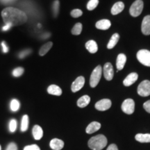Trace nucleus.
I'll return each mask as SVG.
<instances>
[{
	"instance_id": "obj_1",
	"label": "nucleus",
	"mask_w": 150,
	"mask_h": 150,
	"mask_svg": "<svg viewBox=\"0 0 150 150\" xmlns=\"http://www.w3.org/2000/svg\"><path fill=\"white\" fill-rule=\"evenodd\" d=\"M4 24H9L12 27L21 25L27 21V16L24 11L13 7H7L1 11Z\"/></svg>"
},
{
	"instance_id": "obj_2",
	"label": "nucleus",
	"mask_w": 150,
	"mask_h": 150,
	"mask_svg": "<svg viewBox=\"0 0 150 150\" xmlns=\"http://www.w3.org/2000/svg\"><path fill=\"white\" fill-rule=\"evenodd\" d=\"M88 145L93 150H102L107 145V138L104 135H97L89 140Z\"/></svg>"
},
{
	"instance_id": "obj_3",
	"label": "nucleus",
	"mask_w": 150,
	"mask_h": 150,
	"mask_svg": "<svg viewBox=\"0 0 150 150\" xmlns=\"http://www.w3.org/2000/svg\"><path fill=\"white\" fill-rule=\"evenodd\" d=\"M102 73V68L100 65H98L94 69L92 72L91 79H90V85L92 88H95L99 83V81L101 79Z\"/></svg>"
},
{
	"instance_id": "obj_4",
	"label": "nucleus",
	"mask_w": 150,
	"mask_h": 150,
	"mask_svg": "<svg viewBox=\"0 0 150 150\" xmlns=\"http://www.w3.org/2000/svg\"><path fill=\"white\" fill-rule=\"evenodd\" d=\"M137 59L138 61L145 66L150 67V51L147 50H141L137 53Z\"/></svg>"
},
{
	"instance_id": "obj_5",
	"label": "nucleus",
	"mask_w": 150,
	"mask_h": 150,
	"mask_svg": "<svg viewBox=\"0 0 150 150\" xmlns=\"http://www.w3.org/2000/svg\"><path fill=\"white\" fill-rule=\"evenodd\" d=\"M143 1L142 0H136L131 5L129 9V13L133 17H138L141 14L143 9Z\"/></svg>"
},
{
	"instance_id": "obj_6",
	"label": "nucleus",
	"mask_w": 150,
	"mask_h": 150,
	"mask_svg": "<svg viewBox=\"0 0 150 150\" xmlns=\"http://www.w3.org/2000/svg\"><path fill=\"white\" fill-rule=\"evenodd\" d=\"M138 94L142 97L150 95V81L145 80L139 84L138 87Z\"/></svg>"
},
{
	"instance_id": "obj_7",
	"label": "nucleus",
	"mask_w": 150,
	"mask_h": 150,
	"mask_svg": "<svg viewBox=\"0 0 150 150\" xmlns=\"http://www.w3.org/2000/svg\"><path fill=\"white\" fill-rule=\"evenodd\" d=\"M122 110L128 115L134 113L135 110V102L132 99H127L122 104Z\"/></svg>"
},
{
	"instance_id": "obj_8",
	"label": "nucleus",
	"mask_w": 150,
	"mask_h": 150,
	"mask_svg": "<svg viewBox=\"0 0 150 150\" xmlns=\"http://www.w3.org/2000/svg\"><path fill=\"white\" fill-rule=\"evenodd\" d=\"M111 101L108 99H103L95 104V108L100 111H104L111 107Z\"/></svg>"
},
{
	"instance_id": "obj_9",
	"label": "nucleus",
	"mask_w": 150,
	"mask_h": 150,
	"mask_svg": "<svg viewBox=\"0 0 150 150\" xmlns=\"http://www.w3.org/2000/svg\"><path fill=\"white\" fill-rule=\"evenodd\" d=\"M84 83H85V79L83 76H79L72 83V86H71V90L73 93H76V92L80 91L83 87Z\"/></svg>"
},
{
	"instance_id": "obj_10",
	"label": "nucleus",
	"mask_w": 150,
	"mask_h": 150,
	"mask_svg": "<svg viewBox=\"0 0 150 150\" xmlns=\"http://www.w3.org/2000/svg\"><path fill=\"white\" fill-rule=\"evenodd\" d=\"M103 72H104V78L107 81H111L113 78L114 75V71L113 67L111 63H106L104 66V70H103Z\"/></svg>"
},
{
	"instance_id": "obj_11",
	"label": "nucleus",
	"mask_w": 150,
	"mask_h": 150,
	"mask_svg": "<svg viewBox=\"0 0 150 150\" xmlns=\"http://www.w3.org/2000/svg\"><path fill=\"white\" fill-rule=\"evenodd\" d=\"M142 33L144 35H150V16H147L143 18L141 26Z\"/></svg>"
},
{
	"instance_id": "obj_12",
	"label": "nucleus",
	"mask_w": 150,
	"mask_h": 150,
	"mask_svg": "<svg viewBox=\"0 0 150 150\" xmlns=\"http://www.w3.org/2000/svg\"><path fill=\"white\" fill-rule=\"evenodd\" d=\"M138 75L137 73L136 72L131 73V74H129L128 76L125 78V79L123 81L124 86H127V87L131 86L132 84H134L135 82L136 81L137 79H138Z\"/></svg>"
},
{
	"instance_id": "obj_13",
	"label": "nucleus",
	"mask_w": 150,
	"mask_h": 150,
	"mask_svg": "<svg viewBox=\"0 0 150 150\" xmlns=\"http://www.w3.org/2000/svg\"><path fill=\"white\" fill-rule=\"evenodd\" d=\"M50 146L54 150H61L64 147V142L58 138H54L50 141Z\"/></svg>"
},
{
	"instance_id": "obj_14",
	"label": "nucleus",
	"mask_w": 150,
	"mask_h": 150,
	"mask_svg": "<svg viewBox=\"0 0 150 150\" xmlns=\"http://www.w3.org/2000/svg\"><path fill=\"white\" fill-rule=\"evenodd\" d=\"M127 61V56L124 54H120L117 57V61H116V67L118 71L122 70L125 67V63Z\"/></svg>"
},
{
	"instance_id": "obj_15",
	"label": "nucleus",
	"mask_w": 150,
	"mask_h": 150,
	"mask_svg": "<svg viewBox=\"0 0 150 150\" xmlns=\"http://www.w3.org/2000/svg\"><path fill=\"white\" fill-rule=\"evenodd\" d=\"M101 128V124L97 122H91L88 126L87 127V128L86 129V133L88 134H91L93 133L96 132Z\"/></svg>"
},
{
	"instance_id": "obj_16",
	"label": "nucleus",
	"mask_w": 150,
	"mask_h": 150,
	"mask_svg": "<svg viewBox=\"0 0 150 150\" xmlns=\"http://www.w3.org/2000/svg\"><path fill=\"white\" fill-rule=\"evenodd\" d=\"M111 26L110 20H101L96 23V27L98 29L101 30H107Z\"/></svg>"
},
{
	"instance_id": "obj_17",
	"label": "nucleus",
	"mask_w": 150,
	"mask_h": 150,
	"mask_svg": "<svg viewBox=\"0 0 150 150\" xmlns=\"http://www.w3.org/2000/svg\"><path fill=\"white\" fill-rule=\"evenodd\" d=\"M86 48L90 53L95 54L98 50V46L96 42L94 40H89L86 43Z\"/></svg>"
},
{
	"instance_id": "obj_18",
	"label": "nucleus",
	"mask_w": 150,
	"mask_h": 150,
	"mask_svg": "<svg viewBox=\"0 0 150 150\" xmlns=\"http://www.w3.org/2000/svg\"><path fill=\"white\" fill-rule=\"evenodd\" d=\"M125 8V4L122 1H118V2L115 3V4L112 6L111 8V13L112 15H117L120 13H121L122 11Z\"/></svg>"
},
{
	"instance_id": "obj_19",
	"label": "nucleus",
	"mask_w": 150,
	"mask_h": 150,
	"mask_svg": "<svg viewBox=\"0 0 150 150\" xmlns=\"http://www.w3.org/2000/svg\"><path fill=\"white\" fill-rule=\"evenodd\" d=\"M32 134L35 140H40L43 136V131L39 125H35L33 127Z\"/></svg>"
},
{
	"instance_id": "obj_20",
	"label": "nucleus",
	"mask_w": 150,
	"mask_h": 150,
	"mask_svg": "<svg viewBox=\"0 0 150 150\" xmlns=\"http://www.w3.org/2000/svg\"><path fill=\"white\" fill-rule=\"evenodd\" d=\"M47 92L50 95H56V96H61L62 95V90L59 86L56 85H51L48 87Z\"/></svg>"
},
{
	"instance_id": "obj_21",
	"label": "nucleus",
	"mask_w": 150,
	"mask_h": 150,
	"mask_svg": "<svg viewBox=\"0 0 150 150\" xmlns=\"http://www.w3.org/2000/svg\"><path fill=\"white\" fill-rule=\"evenodd\" d=\"M90 102H91V97L88 95H83L78 99L77 106L80 108H84L89 104Z\"/></svg>"
},
{
	"instance_id": "obj_22",
	"label": "nucleus",
	"mask_w": 150,
	"mask_h": 150,
	"mask_svg": "<svg viewBox=\"0 0 150 150\" xmlns=\"http://www.w3.org/2000/svg\"><path fill=\"white\" fill-rule=\"evenodd\" d=\"M120 39V35L118 33H114L113 35H112L111 38H110L109 42H108V45H107V48L109 49H112L115 47L117 43L118 42Z\"/></svg>"
},
{
	"instance_id": "obj_23",
	"label": "nucleus",
	"mask_w": 150,
	"mask_h": 150,
	"mask_svg": "<svg viewBox=\"0 0 150 150\" xmlns=\"http://www.w3.org/2000/svg\"><path fill=\"white\" fill-rule=\"evenodd\" d=\"M137 141L142 142H150V134H138L135 137Z\"/></svg>"
},
{
	"instance_id": "obj_24",
	"label": "nucleus",
	"mask_w": 150,
	"mask_h": 150,
	"mask_svg": "<svg viewBox=\"0 0 150 150\" xmlns=\"http://www.w3.org/2000/svg\"><path fill=\"white\" fill-rule=\"evenodd\" d=\"M52 45H53V43H52V42H47L46 44H45L44 45L41 47L40 51H39V54L42 56H45L50 50H51Z\"/></svg>"
},
{
	"instance_id": "obj_25",
	"label": "nucleus",
	"mask_w": 150,
	"mask_h": 150,
	"mask_svg": "<svg viewBox=\"0 0 150 150\" xmlns=\"http://www.w3.org/2000/svg\"><path fill=\"white\" fill-rule=\"evenodd\" d=\"M29 127V116L27 115H24L22 117L21 122V131L24 132L28 129Z\"/></svg>"
},
{
	"instance_id": "obj_26",
	"label": "nucleus",
	"mask_w": 150,
	"mask_h": 150,
	"mask_svg": "<svg viewBox=\"0 0 150 150\" xmlns=\"http://www.w3.org/2000/svg\"><path fill=\"white\" fill-rule=\"evenodd\" d=\"M60 8V2L59 0H55L54 1L53 5H52V11H53V15L54 18H56L59 15Z\"/></svg>"
},
{
	"instance_id": "obj_27",
	"label": "nucleus",
	"mask_w": 150,
	"mask_h": 150,
	"mask_svg": "<svg viewBox=\"0 0 150 150\" xmlns=\"http://www.w3.org/2000/svg\"><path fill=\"white\" fill-rule=\"evenodd\" d=\"M82 31V24L81 23H76L74 26V27L72 28V33L73 35H79L81 33Z\"/></svg>"
},
{
	"instance_id": "obj_28",
	"label": "nucleus",
	"mask_w": 150,
	"mask_h": 150,
	"mask_svg": "<svg viewBox=\"0 0 150 150\" xmlns=\"http://www.w3.org/2000/svg\"><path fill=\"white\" fill-rule=\"evenodd\" d=\"M99 4V0H90L87 4V8L89 11H93L97 6Z\"/></svg>"
},
{
	"instance_id": "obj_29",
	"label": "nucleus",
	"mask_w": 150,
	"mask_h": 150,
	"mask_svg": "<svg viewBox=\"0 0 150 150\" xmlns=\"http://www.w3.org/2000/svg\"><path fill=\"white\" fill-rule=\"evenodd\" d=\"M20 102H18V100L14 99L11 101V109L13 111H18L20 108Z\"/></svg>"
},
{
	"instance_id": "obj_30",
	"label": "nucleus",
	"mask_w": 150,
	"mask_h": 150,
	"mask_svg": "<svg viewBox=\"0 0 150 150\" xmlns=\"http://www.w3.org/2000/svg\"><path fill=\"white\" fill-rule=\"evenodd\" d=\"M24 71V70L23 67H17V68H16L13 71V75L15 77H18V76H20L22 74H23Z\"/></svg>"
},
{
	"instance_id": "obj_31",
	"label": "nucleus",
	"mask_w": 150,
	"mask_h": 150,
	"mask_svg": "<svg viewBox=\"0 0 150 150\" xmlns=\"http://www.w3.org/2000/svg\"><path fill=\"white\" fill-rule=\"evenodd\" d=\"M17 125H18V123H17V121L16 120H11L10 121V123H9V130H10L11 132L13 133L16 131L17 129Z\"/></svg>"
},
{
	"instance_id": "obj_32",
	"label": "nucleus",
	"mask_w": 150,
	"mask_h": 150,
	"mask_svg": "<svg viewBox=\"0 0 150 150\" xmlns=\"http://www.w3.org/2000/svg\"><path fill=\"white\" fill-rule=\"evenodd\" d=\"M71 16L73 17V18H79V17H81L83 14V12L80 10V9H74L71 11Z\"/></svg>"
},
{
	"instance_id": "obj_33",
	"label": "nucleus",
	"mask_w": 150,
	"mask_h": 150,
	"mask_svg": "<svg viewBox=\"0 0 150 150\" xmlns=\"http://www.w3.org/2000/svg\"><path fill=\"white\" fill-rule=\"evenodd\" d=\"M31 50H24V51L20 52V54H19V58H20V59H24V58H25L27 55H29V54H31Z\"/></svg>"
},
{
	"instance_id": "obj_34",
	"label": "nucleus",
	"mask_w": 150,
	"mask_h": 150,
	"mask_svg": "<svg viewBox=\"0 0 150 150\" xmlns=\"http://www.w3.org/2000/svg\"><path fill=\"white\" fill-rule=\"evenodd\" d=\"M24 150H40V147L36 145H31L26 146V147L24 148Z\"/></svg>"
},
{
	"instance_id": "obj_35",
	"label": "nucleus",
	"mask_w": 150,
	"mask_h": 150,
	"mask_svg": "<svg viewBox=\"0 0 150 150\" xmlns=\"http://www.w3.org/2000/svg\"><path fill=\"white\" fill-rule=\"evenodd\" d=\"M6 150H18V147L17 145L14 142H11L10 144H8V145L7 146L6 149Z\"/></svg>"
},
{
	"instance_id": "obj_36",
	"label": "nucleus",
	"mask_w": 150,
	"mask_h": 150,
	"mask_svg": "<svg viewBox=\"0 0 150 150\" xmlns=\"http://www.w3.org/2000/svg\"><path fill=\"white\" fill-rule=\"evenodd\" d=\"M143 107L145 109L146 111L149 112V113H150V100L144 103Z\"/></svg>"
},
{
	"instance_id": "obj_37",
	"label": "nucleus",
	"mask_w": 150,
	"mask_h": 150,
	"mask_svg": "<svg viewBox=\"0 0 150 150\" xmlns=\"http://www.w3.org/2000/svg\"><path fill=\"white\" fill-rule=\"evenodd\" d=\"M1 46H2V50L4 53H7L8 52V47L6 46V44L5 42H1Z\"/></svg>"
},
{
	"instance_id": "obj_38",
	"label": "nucleus",
	"mask_w": 150,
	"mask_h": 150,
	"mask_svg": "<svg viewBox=\"0 0 150 150\" xmlns=\"http://www.w3.org/2000/svg\"><path fill=\"white\" fill-rule=\"evenodd\" d=\"M106 150H118V149L117 145H115V144H111V145L108 146Z\"/></svg>"
},
{
	"instance_id": "obj_39",
	"label": "nucleus",
	"mask_w": 150,
	"mask_h": 150,
	"mask_svg": "<svg viewBox=\"0 0 150 150\" xmlns=\"http://www.w3.org/2000/svg\"><path fill=\"white\" fill-rule=\"evenodd\" d=\"M11 27H12V26H11V24H6L3 27L2 30H3V31H8V30L10 29Z\"/></svg>"
},
{
	"instance_id": "obj_40",
	"label": "nucleus",
	"mask_w": 150,
	"mask_h": 150,
	"mask_svg": "<svg viewBox=\"0 0 150 150\" xmlns=\"http://www.w3.org/2000/svg\"><path fill=\"white\" fill-rule=\"evenodd\" d=\"M0 1H1V2H2V3H5V4H6V3L10 2V1H11V0H0Z\"/></svg>"
},
{
	"instance_id": "obj_41",
	"label": "nucleus",
	"mask_w": 150,
	"mask_h": 150,
	"mask_svg": "<svg viewBox=\"0 0 150 150\" xmlns=\"http://www.w3.org/2000/svg\"><path fill=\"white\" fill-rule=\"evenodd\" d=\"M0 150H1V145H0Z\"/></svg>"
}]
</instances>
